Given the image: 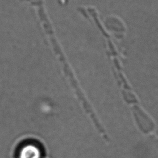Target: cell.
<instances>
[{
    "mask_svg": "<svg viewBox=\"0 0 158 158\" xmlns=\"http://www.w3.org/2000/svg\"><path fill=\"white\" fill-rule=\"evenodd\" d=\"M39 156V151L36 146L32 144H27L20 149L19 158H38Z\"/></svg>",
    "mask_w": 158,
    "mask_h": 158,
    "instance_id": "6da1fadb",
    "label": "cell"
},
{
    "mask_svg": "<svg viewBox=\"0 0 158 158\" xmlns=\"http://www.w3.org/2000/svg\"><path fill=\"white\" fill-rule=\"evenodd\" d=\"M44 25L49 35V36L51 38V42H52V46H53V48L54 49V50L56 51V53L58 54V56L60 57V58L61 59V60H64V57L61 52V50L60 49V47L59 46V44H57V41L55 39V37L54 36V34H53V31L52 30V28L51 27V26L49 25V23L48 21V20L46 19V16H44Z\"/></svg>",
    "mask_w": 158,
    "mask_h": 158,
    "instance_id": "7a4b0ae2",
    "label": "cell"
}]
</instances>
